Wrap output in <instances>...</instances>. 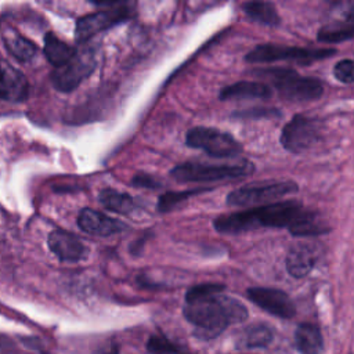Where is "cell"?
Returning a JSON list of instances; mask_svg holds the SVG:
<instances>
[{"label": "cell", "instance_id": "9c48e42d", "mask_svg": "<svg viewBox=\"0 0 354 354\" xmlns=\"http://www.w3.org/2000/svg\"><path fill=\"white\" fill-rule=\"evenodd\" d=\"M321 137V122L313 116L295 115L282 129L279 141L292 153H301Z\"/></svg>", "mask_w": 354, "mask_h": 354}, {"label": "cell", "instance_id": "5b68a950", "mask_svg": "<svg viewBox=\"0 0 354 354\" xmlns=\"http://www.w3.org/2000/svg\"><path fill=\"white\" fill-rule=\"evenodd\" d=\"M299 191V185L295 181H261L243 185L238 189L231 191L227 195L228 206H252L260 205L282 198L285 195H290Z\"/></svg>", "mask_w": 354, "mask_h": 354}, {"label": "cell", "instance_id": "484cf974", "mask_svg": "<svg viewBox=\"0 0 354 354\" xmlns=\"http://www.w3.org/2000/svg\"><path fill=\"white\" fill-rule=\"evenodd\" d=\"M232 116L238 119H260V118L271 119V118L281 116V112L275 108H250V109L238 111Z\"/></svg>", "mask_w": 354, "mask_h": 354}, {"label": "cell", "instance_id": "f1b7e54d", "mask_svg": "<svg viewBox=\"0 0 354 354\" xmlns=\"http://www.w3.org/2000/svg\"><path fill=\"white\" fill-rule=\"evenodd\" d=\"M344 15L348 19H354V3H348L347 8L344 10Z\"/></svg>", "mask_w": 354, "mask_h": 354}, {"label": "cell", "instance_id": "4316f807", "mask_svg": "<svg viewBox=\"0 0 354 354\" xmlns=\"http://www.w3.org/2000/svg\"><path fill=\"white\" fill-rule=\"evenodd\" d=\"M333 75L342 83H354V59H342L336 62Z\"/></svg>", "mask_w": 354, "mask_h": 354}, {"label": "cell", "instance_id": "ffe728a7", "mask_svg": "<svg viewBox=\"0 0 354 354\" xmlns=\"http://www.w3.org/2000/svg\"><path fill=\"white\" fill-rule=\"evenodd\" d=\"M98 199L105 209L119 214H130L136 209V202L131 195L115 191L112 188L102 189Z\"/></svg>", "mask_w": 354, "mask_h": 354}, {"label": "cell", "instance_id": "d6986e66", "mask_svg": "<svg viewBox=\"0 0 354 354\" xmlns=\"http://www.w3.org/2000/svg\"><path fill=\"white\" fill-rule=\"evenodd\" d=\"M296 346L301 354H322V336L317 326L311 324H301L297 326Z\"/></svg>", "mask_w": 354, "mask_h": 354}, {"label": "cell", "instance_id": "ac0fdd59", "mask_svg": "<svg viewBox=\"0 0 354 354\" xmlns=\"http://www.w3.org/2000/svg\"><path fill=\"white\" fill-rule=\"evenodd\" d=\"M43 53L46 55V59L51 65L58 68V66H62L64 64H66L75 55L76 48L71 47L68 43L62 41L53 32H48L44 36Z\"/></svg>", "mask_w": 354, "mask_h": 354}, {"label": "cell", "instance_id": "83f0119b", "mask_svg": "<svg viewBox=\"0 0 354 354\" xmlns=\"http://www.w3.org/2000/svg\"><path fill=\"white\" fill-rule=\"evenodd\" d=\"M133 184L137 185V187H144V188H151V189H155L160 185L153 177H151L148 174H141V173L134 176Z\"/></svg>", "mask_w": 354, "mask_h": 354}, {"label": "cell", "instance_id": "6da1fadb", "mask_svg": "<svg viewBox=\"0 0 354 354\" xmlns=\"http://www.w3.org/2000/svg\"><path fill=\"white\" fill-rule=\"evenodd\" d=\"M213 227L220 234H241L259 228H288L295 236L319 235L329 231L317 212L306 209L297 201L272 202L250 210L223 214L214 218Z\"/></svg>", "mask_w": 354, "mask_h": 354}, {"label": "cell", "instance_id": "2e32d148", "mask_svg": "<svg viewBox=\"0 0 354 354\" xmlns=\"http://www.w3.org/2000/svg\"><path fill=\"white\" fill-rule=\"evenodd\" d=\"M1 37L4 41V47L8 50V53L21 62L30 61L37 53L36 44L29 39L24 37L17 29H14L8 24L1 25Z\"/></svg>", "mask_w": 354, "mask_h": 354}, {"label": "cell", "instance_id": "4fadbf2b", "mask_svg": "<svg viewBox=\"0 0 354 354\" xmlns=\"http://www.w3.org/2000/svg\"><path fill=\"white\" fill-rule=\"evenodd\" d=\"M29 95V83L25 75L7 61H0V100L21 102Z\"/></svg>", "mask_w": 354, "mask_h": 354}, {"label": "cell", "instance_id": "8992f818", "mask_svg": "<svg viewBox=\"0 0 354 354\" xmlns=\"http://www.w3.org/2000/svg\"><path fill=\"white\" fill-rule=\"evenodd\" d=\"M95 68L94 47L80 44L75 55L62 66L54 68L51 72V83L58 91L75 90Z\"/></svg>", "mask_w": 354, "mask_h": 354}, {"label": "cell", "instance_id": "8fae6325", "mask_svg": "<svg viewBox=\"0 0 354 354\" xmlns=\"http://www.w3.org/2000/svg\"><path fill=\"white\" fill-rule=\"evenodd\" d=\"M246 295L254 304L275 317L292 318L296 314V307L292 299L279 289L250 288Z\"/></svg>", "mask_w": 354, "mask_h": 354}, {"label": "cell", "instance_id": "7402d4cb", "mask_svg": "<svg viewBox=\"0 0 354 354\" xmlns=\"http://www.w3.org/2000/svg\"><path fill=\"white\" fill-rule=\"evenodd\" d=\"M354 37V21L326 25L318 30L317 39L322 43H339Z\"/></svg>", "mask_w": 354, "mask_h": 354}, {"label": "cell", "instance_id": "44dd1931", "mask_svg": "<svg viewBox=\"0 0 354 354\" xmlns=\"http://www.w3.org/2000/svg\"><path fill=\"white\" fill-rule=\"evenodd\" d=\"M245 14L254 22L267 25V26H277L281 22L277 8L272 3L267 1H249L242 6Z\"/></svg>", "mask_w": 354, "mask_h": 354}, {"label": "cell", "instance_id": "52a82bcc", "mask_svg": "<svg viewBox=\"0 0 354 354\" xmlns=\"http://www.w3.org/2000/svg\"><path fill=\"white\" fill-rule=\"evenodd\" d=\"M185 144L191 148L202 149L214 158H232L243 149L242 144L230 133L205 126L189 129L185 136Z\"/></svg>", "mask_w": 354, "mask_h": 354}, {"label": "cell", "instance_id": "603a6c76", "mask_svg": "<svg viewBox=\"0 0 354 354\" xmlns=\"http://www.w3.org/2000/svg\"><path fill=\"white\" fill-rule=\"evenodd\" d=\"M207 189H209V188H196V189L178 191V192H166V194H163V195L159 196L156 209H158V212H162V213L169 212V210L174 209L178 203L187 201L189 196L202 194V192H205V191H207Z\"/></svg>", "mask_w": 354, "mask_h": 354}, {"label": "cell", "instance_id": "d4e9b609", "mask_svg": "<svg viewBox=\"0 0 354 354\" xmlns=\"http://www.w3.org/2000/svg\"><path fill=\"white\" fill-rule=\"evenodd\" d=\"M147 347H148V351L152 354H184V351L180 347L174 346L167 339L158 337V336L151 337L147 343Z\"/></svg>", "mask_w": 354, "mask_h": 354}, {"label": "cell", "instance_id": "9a60e30c", "mask_svg": "<svg viewBox=\"0 0 354 354\" xmlns=\"http://www.w3.org/2000/svg\"><path fill=\"white\" fill-rule=\"evenodd\" d=\"M317 252L308 243H296L286 256V270L295 278L306 277L317 261Z\"/></svg>", "mask_w": 354, "mask_h": 354}, {"label": "cell", "instance_id": "cb8c5ba5", "mask_svg": "<svg viewBox=\"0 0 354 354\" xmlns=\"http://www.w3.org/2000/svg\"><path fill=\"white\" fill-rule=\"evenodd\" d=\"M272 340V332L266 325H256L252 326L245 336V343L249 347H260L266 346Z\"/></svg>", "mask_w": 354, "mask_h": 354}, {"label": "cell", "instance_id": "7c38bea8", "mask_svg": "<svg viewBox=\"0 0 354 354\" xmlns=\"http://www.w3.org/2000/svg\"><path fill=\"white\" fill-rule=\"evenodd\" d=\"M47 243L50 250L61 261L75 263V261L83 260L88 253L87 246L75 234L68 232L65 230L53 231L48 235Z\"/></svg>", "mask_w": 354, "mask_h": 354}, {"label": "cell", "instance_id": "5bb4252c", "mask_svg": "<svg viewBox=\"0 0 354 354\" xmlns=\"http://www.w3.org/2000/svg\"><path fill=\"white\" fill-rule=\"evenodd\" d=\"M77 225L82 231L98 236H109L126 230V224L122 221L90 207L80 210L77 216Z\"/></svg>", "mask_w": 354, "mask_h": 354}, {"label": "cell", "instance_id": "7a4b0ae2", "mask_svg": "<svg viewBox=\"0 0 354 354\" xmlns=\"http://www.w3.org/2000/svg\"><path fill=\"white\" fill-rule=\"evenodd\" d=\"M223 285L201 283L185 295L184 315L196 326V335L214 337L230 324L241 322L248 317L246 307L230 296L223 295Z\"/></svg>", "mask_w": 354, "mask_h": 354}, {"label": "cell", "instance_id": "30bf717a", "mask_svg": "<svg viewBox=\"0 0 354 354\" xmlns=\"http://www.w3.org/2000/svg\"><path fill=\"white\" fill-rule=\"evenodd\" d=\"M131 17V10L127 4L120 3L119 6L109 7L105 10H100L97 12H91L83 15L77 19L75 28V39L77 43L83 44L90 40L94 35L111 29Z\"/></svg>", "mask_w": 354, "mask_h": 354}, {"label": "cell", "instance_id": "3957f363", "mask_svg": "<svg viewBox=\"0 0 354 354\" xmlns=\"http://www.w3.org/2000/svg\"><path fill=\"white\" fill-rule=\"evenodd\" d=\"M253 171L254 165L248 160L235 165H212L189 160L171 169L170 176L178 183H210L250 176Z\"/></svg>", "mask_w": 354, "mask_h": 354}, {"label": "cell", "instance_id": "277c9868", "mask_svg": "<svg viewBox=\"0 0 354 354\" xmlns=\"http://www.w3.org/2000/svg\"><path fill=\"white\" fill-rule=\"evenodd\" d=\"M267 76L278 94L288 101H313L324 94V83L313 76H301L293 69L272 68L259 72Z\"/></svg>", "mask_w": 354, "mask_h": 354}, {"label": "cell", "instance_id": "ba28073f", "mask_svg": "<svg viewBox=\"0 0 354 354\" xmlns=\"http://www.w3.org/2000/svg\"><path fill=\"white\" fill-rule=\"evenodd\" d=\"M335 48H304L281 44H260L250 50L245 61L250 64L275 62V61H299L303 64L324 59L335 54Z\"/></svg>", "mask_w": 354, "mask_h": 354}, {"label": "cell", "instance_id": "e0dca14e", "mask_svg": "<svg viewBox=\"0 0 354 354\" xmlns=\"http://www.w3.org/2000/svg\"><path fill=\"white\" fill-rule=\"evenodd\" d=\"M272 90L261 82L242 80L224 87L220 91V100H249V98H270Z\"/></svg>", "mask_w": 354, "mask_h": 354}]
</instances>
